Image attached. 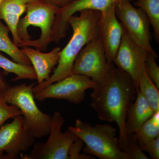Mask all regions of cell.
<instances>
[{
	"instance_id": "obj_5",
	"label": "cell",
	"mask_w": 159,
	"mask_h": 159,
	"mask_svg": "<svg viewBox=\"0 0 159 159\" xmlns=\"http://www.w3.org/2000/svg\"><path fill=\"white\" fill-rule=\"evenodd\" d=\"M35 84L9 87L3 100L17 107L23 117V125L34 139H40L49 134L51 116L39 109L35 101L33 88Z\"/></svg>"
},
{
	"instance_id": "obj_8",
	"label": "cell",
	"mask_w": 159,
	"mask_h": 159,
	"mask_svg": "<svg viewBox=\"0 0 159 159\" xmlns=\"http://www.w3.org/2000/svg\"><path fill=\"white\" fill-rule=\"evenodd\" d=\"M97 85V83L90 77L72 74L34 92V98L38 101L48 99H66L79 104L84 101L86 91L88 89H93Z\"/></svg>"
},
{
	"instance_id": "obj_7",
	"label": "cell",
	"mask_w": 159,
	"mask_h": 159,
	"mask_svg": "<svg viewBox=\"0 0 159 159\" xmlns=\"http://www.w3.org/2000/svg\"><path fill=\"white\" fill-rule=\"evenodd\" d=\"M115 12L132 39L157 58L151 44L150 22L145 11L134 7L130 0H120L115 7Z\"/></svg>"
},
{
	"instance_id": "obj_19",
	"label": "cell",
	"mask_w": 159,
	"mask_h": 159,
	"mask_svg": "<svg viewBox=\"0 0 159 159\" xmlns=\"http://www.w3.org/2000/svg\"><path fill=\"white\" fill-rule=\"evenodd\" d=\"M139 91L155 112L159 111V89L148 77L144 68L139 79Z\"/></svg>"
},
{
	"instance_id": "obj_2",
	"label": "cell",
	"mask_w": 159,
	"mask_h": 159,
	"mask_svg": "<svg viewBox=\"0 0 159 159\" xmlns=\"http://www.w3.org/2000/svg\"><path fill=\"white\" fill-rule=\"evenodd\" d=\"M79 16H72L68 23L73 29V35L66 46L61 50L57 67L48 80L34 86L33 93L57 82L72 74L74 61L80 51L90 41L99 35V23L101 11L84 10Z\"/></svg>"
},
{
	"instance_id": "obj_22",
	"label": "cell",
	"mask_w": 159,
	"mask_h": 159,
	"mask_svg": "<svg viewBox=\"0 0 159 159\" xmlns=\"http://www.w3.org/2000/svg\"><path fill=\"white\" fill-rule=\"evenodd\" d=\"M127 142L123 152L127 159H149L140 148L134 134L127 136Z\"/></svg>"
},
{
	"instance_id": "obj_21",
	"label": "cell",
	"mask_w": 159,
	"mask_h": 159,
	"mask_svg": "<svg viewBox=\"0 0 159 159\" xmlns=\"http://www.w3.org/2000/svg\"><path fill=\"white\" fill-rule=\"evenodd\" d=\"M134 5L147 14L153 28L155 39L159 43V0H137Z\"/></svg>"
},
{
	"instance_id": "obj_10",
	"label": "cell",
	"mask_w": 159,
	"mask_h": 159,
	"mask_svg": "<svg viewBox=\"0 0 159 159\" xmlns=\"http://www.w3.org/2000/svg\"><path fill=\"white\" fill-rule=\"evenodd\" d=\"M123 28L121 42L113 63L129 75L138 92L139 79L150 52L135 42Z\"/></svg>"
},
{
	"instance_id": "obj_13",
	"label": "cell",
	"mask_w": 159,
	"mask_h": 159,
	"mask_svg": "<svg viewBox=\"0 0 159 159\" xmlns=\"http://www.w3.org/2000/svg\"><path fill=\"white\" fill-rule=\"evenodd\" d=\"M116 6L101 11L99 23V35L102 39L109 63L113 61L123 33V26L119 22L115 12Z\"/></svg>"
},
{
	"instance_id": "obj_15",
	"label": "cell",
	"mask_w": 159,
	"mask_h": 159,
	"mask_svg": "<svg viewBox=\"0 0 159 159\" xmlns=\"http://www.w3.org/2000/svg\"><path fill=\"white\" fill-rule=\"evenodd\" d=\"M36 0H3L0 4V20H3L10 29L12 41L17 46L21 42L17 31L21 16L25 12L28 3Z\"/></svg>"
},
{
	"instance_id": "obj_1",
	"label": "cell",
	"mask_w": 159,
	"mask_h": 159,
	"mask_svg": "<svg viewBox=\"0 0 159 159\" xmlns=\"http://www.w3.org/2000/svg\"><path fill=\"white\" fill-rule=\"evenodd\" d=\"M137 92L129 75L111 63L103 80L97 84L90 95L91 107L99 119L116 123L119 145L122 151L127 140L125 129L127 111L136 99Z\"/></svg>"
},
{
	"instance_id": "obj_6",
	"label": "cell",
	"mask_w": 159,
	"mask_h": 159,
	"mask_svg": "<svg viewBox=\"0 0 159 159\" xmlns=\"http://www.w3.org/2000/svg\"><path fill=\"white\" fill-rule=\"evenodd\" d=\"M64 118L59 112L51 116L49 136L45 143L37 142L29 154H21L22 159H68V152L72 143L79 139L70 129L61 131Z\"/></svg>"
},
{
	"instance_id": "obj_11",
	"label": "cell",
	"mask_w": 159,
	"mask_h": 159,
	"mask_svg": "<svg viewBox=\"0 0 159 159\" xmlns=\"http://www.w3.org/2000/svg\"><path fill=\"white\" fill-rule=\"evenodd\" d=\"M34 138L23 125V117L20 115L10 123L0 127V159H17L21 152L34 145Z\"/></svg>"
},
{
	"instance_id": "obj_20",
	"label": "cell",
	"mask_w": 159,
	"mask_h": 159,
	"mask_svg": "<svg viewBox=\"0 0 159 159\" xmlns=\"http://www.w3.org/2000/svg\"><path fill=\"white\" fill-rule=\"evenodd\" d=\"M134 134L139 145L159 137V111L155 112Z\"/></svg>"
},
{
	"instance_id": "obj_26",
	"label": "cell",
	"mask_w": 159,
	"mask_h": 159,
	"mask_svg": "<svg viewBox=\"0 0 159 159\" xmlns=\"http://www.w3.org/2000/svg\"><path fill=\"white\" fill-rule=\"evenodd\" d=\"M139 146L143 152H148L151 158L159 159V137Z\"/></svg>"
},
{
	"instance_id": "obj_9",
	"label": "cell",
	"mask_w": 159,
	"mask_h": 159,
	"mask_svg": "<svg viewBox=\"0 0 159 159\" xmlns=\"http://www.w3.org/2000/svg\"><path fill=\"white\" fill-rule=\"evenodd\" d=\"M99 35L90 41L80 51L74 61L72 74L84 75L97 84L102 82L109 65Z\"/></svg>"
},
{
	"instance_id": "obj_25",
	"label": "cell",
	"mask_w": 159,
	"mask_h": 159,
	"mask_svg": "<svg viewBox=\"0 0 159 159\" xmlns=\"http://www.w3.org/2000/svg\"><path fill=\"white\" fill-rule=\"evenodd\" d=\"M84 142L81 139H78L71 144L68 152V159H94L95 157L86 153L80 154L83 148Z\"/></svg>"
},
{
	"instance_id": "obj_18",
	"label": "cell",
	"mask_w": 159,
	"mask_h": 159,
	"mask_svg": "<svg viewBox=\"0 0 159 159\" xmlns=\"http://www.w3.org/2000/svg\"><path fill=\"white\" fill-rule=\"evenodd\" d=\"M0 68L5 75L13 74L16 77L12 79L15 81L22 79L37 80L36 74L32 65L21 64L11 61L0 53Z\"/></svg>"
},
{
	"instance_id": "obj_14",
	"label": "cell",
	"mask_w": 159,
	"mask_h": 159,
	"mask_svg": "<svg viewBox=\"0 0 159 159\" xmlns=\"http://www.w3.org/2000/svg\"><path fill=\"white\" fill-rule=\"evenodd\" d=\"M21 50L32 65L37 77L38 84L50 78L52 71L58 63L61 51L60 47H56L50 52L43 53L27 46L22 47Z\"/></svg>"
},
{
	"instance_id": "obj_24",
	"label": "cell",
	"mask_w": 159,
	"mask_h": 159,
	"mask_svg": "<svg viewBox=\"0 0 159 159\" xmlns=\"http://www.w3.org/2000/svg\"><path fill=\"white\" fill-rule=\"evenodd\" d=\"M22 115L17 107L9 104L3 99L0 100V127L7 120Z\"/></svg>"
},
{
	"instance_id": "obj_17",
	"label": "cell",
	"mask_w": 159,
	"mask_h": 159,
	"mask_svg": "<svg viewBox=\"0 0 159 159\" xmlns=\"http://www.w3.org/2000/svg\"><path fill=\"white\" fill-rule=\"evenodd\" d=\"M9 32V27L0 20V51L8 54L15 62L25 65H31V61L25 54L10 39Z\"/></svg>"
},
{
	"instance_id": "obj_4",
	"label": "cell",
	"mask_w": 159,
	"mask_h": 159,
	"mask_svg": "<svg viewBox=\"0 0 159 159\" xmlns=\"http://www.w3.org/2000/svg\"><path fill=\"white\" fill-rule=\"evenodd\" d=\"M68 129L85 144L84 153L100 159H127L120 148L117 129L111 125L103 124L93 126L77 119L75 125Z\"/></svg>"
},
{
	"instance_id": "obj_28",
	"label": "cell",
	"mask_w": 159,
	"mask_h": 159,
	"mask_svg": "<svg viewBox=\"0 0 159 159\" xmlns=\"http://www.w3.org/2000/svg\"><path fill=\"white\" fill-rule=\"evenodd\" d=\"M47 1L56 7L62 8L73 2L75 0H47Z\"/></svg>"
},
{
	"instance_id": "obj_29",
	"label": "cell",
	"mask_w": 159,
	"mask_h": 159,
	"mask_svg": "<svg viewBox=\"0 0 159 159\" xmlns=\"http://www.w3.org/2000/svg\"><path fill=\"white\" fill-rule=\"evenodd\" d=\"M3 0H0V4H1V3H2V2Z\"/></svg>"
},
{
	"instance_id": "obj_3",
	"label": "cell",
	"mask_w": 159,
	"mask_h": 159,
	"mask_svg": "<svg viewBox=\"0 0 159 159\" xmlns=\"http://www.w3.org/2000/svg\"><path fill=\"white\" fill-rule=\"evenodd\" d=\"M59 9L47 0L28 3L26 15L20 18L17 25L18 34L22 40L18 47H32L40 51H47L51 43V31Z\"/></svg>"
},
{
	"instance_id": "obj_16",
	"label": "cell",
	"mask_w": 159,
	"mask_h": 159,
	"mask_svg": "<svg viewBox=\"0 0 159 159\" xmlns=\"http://www.w3.org/2000/svg\"><path fill=\"white\" fill-rule=\"evenodd\" d=\"M154 113L145 98L138 91L135 99L127 111L125 123L126 136L136 132L142 124Z\"/></svg>"
},
{
	"instance_id": "obj_12",
	"label": "cell",
	"mask_w": 159,
	"mask_h": 159,
	"mask_svg": "<svg viewBox=\"0 0 159 159\" xmlns=\"http://www.w3.org/2000/svg\"><path fill=\"white\" fill-rule=\"evenodd\" d=\"M120 0H75L67 6L60 8L54 19L51 34V42L60 43L65 37L69 28L68 21L75 13L84 10L102 11L116 6Z\"/></svg>"
},
{
	"instance_id": "obj_27",
	"label": "cell",
	"mask_w": 159,
	"mask_h": 159,
	"mask_svg": "<svg viewBox=\"0 0 159 159\" xmlns=\"http://www.w3.org/2000/svg\"><path fill=\"white\" fill-rule=\"evenodd\" d=\"M5 76L6 75L4 72L0 71V100L3 99L10 87L6 81Z\"/></svg>"
},
{
	"instance_id": "obj_23",
	"label": "cell",
	"mask_w": 159,
	"mask_h": 159,
	"mask_svg": "<svg viewBox=\"0 0 159 159\" xmlns=\"http://www.w3.org/2000/svg\"><path fill=\"white\" fill-rule=\"evenodd\" d=\"M157 59L153 54L148 53L144 65V70L146 74L159 89V67L156 61Z\"/></svg>"
}]
</instances>
